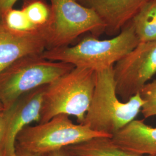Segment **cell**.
Segmentation results:
<instances>
[{"label":"cell","mask_w":156,"mask_h":156,"mask_svg":"<svg viewBox=\"0 0 156 156\" xmlns=\"http://www.w3.org/2000/svg\"><path fill=\"white\" fill-rule=\"evenodd\" d=\"M96 13L110 35L120 33L140 10L152 0H78Z\"/></svg>","instance_id":"cell-10"},{"label":"cell","mask_w":156,"mask_h":156,"mask_svg":"<svg viewBox=\"0 0 156 156\" xmlns=\"http://www.w3.org/2000/svg\"><path fill=\"white\" fill-rule=\"evenodd\" d=\"M0 156H2V155H1V153H0Z\"/></svg>","instance_id":"cell-22"},{"label":"cell","mask_w":156,"mask_h":156,"mask_svg":"<svg viewBox=\"0 0 156 156\" xmlns=\"http://www.w3.org/2000/svg\"><path fill=\"white\" fill-rule=\"evenodd\" d=\"M28 20L38 30L46 29L50 22V5L44 0H24L21 9Z\"/></svg>","instance_id":"cell-14"},{"label":"cell","mask_w":156,"mask_h":156,"mask_svg":"<svg viewBox=\"0 0 156 156\" xmlns=\"http://www.w3.org/2000/svg\"><path fill=\"white\" fill-rule=\"evenodd\" d=\"M97 137H109L83 124H76L66 115H59L45 123L28 126L17 135L16 149L48 154Z\"/></svg>","instance_id":"cell-5"},{"label":"cell","mask_w":156,"mask_h":156,"mask_svg":"<svg viewBox=\"0 0 156 156\" xmlns=\"http://www.w3.org/2000/svg\"><path fill=\"white\" fill-rule=\"evenodd\" d=\"M48 156H74L67 147L58 151H54L48 154Z\"/></svg>","instance_id":"cell-18"},{"label":"cell","mask_w":156,"mask_h":156,"mask_svg":"<svg viewBox=\"0 0 156 156\" xmlns=\"http://www.w3.org/2000/svg\"><path fill=\"white\" fill-rule=\"evenodd\" d=\"M3 111H0V153H1V145L2 143V140L3 138L4 131V120Z\"/></svg>","instance_id":"cell-20"},{"label":"cell","mask_w":156,"mask_h":156,"mask_svg":"<svg viewBox=\"0 0 156 156\" xmlns=\"http://www.w3.org/2000/svg\"><path fill=\"white\" fill-rule=\"evenodd\" d=\"M17 0H0V17L6 11L13 8Z\"/></svg>","instance_id":"cell-17"},{"label":"cell","mask_w":156,"mask_h":156,"mask_svg":"<svg viewBox=\"0 0 156 156\" xmlns=\"http://www.w3.org/2000/svg\"><path fill=\"white\" fill-rule=\"evenodd\" d=\"M140 93L145 102L140 112L143 116L145 118L156 116V79L146 84Z\"/></svg>","instance_id":"cell-16"},{"label":"cell","mask_w":156,"mask_h":156,"mask_svg":"<svg viewBox=\"0 0 156 156\" xmlns=\"http://www.w3.org/2000/svg\"></svg>","instance_id":"cell-23"},{"label":"cell","mask_w":156,"mask_h":156,"mask_svg":"<svg viewBox=\"0 0 156 156\" xmlns=\"http://www.w3.org/2000/svg\"><path fill=\"white\" fill-rule=\"evenodd\" d=\"M113 69L117 96L126 102L156 73V41L140 42Z\"/></svg>","instance_id":"cell-7"},{"label":"cell","mask_w":156,"mask_h":156,"mask_svg":"<svg viewBox=\"0 0 156 156\" xmlns=\"http://www.w3.org/2000/svg\"><path fill=\"white\" fill-rule=\"evenodd\" d=\"M74 67L42 55L20 58L0 73V102L7 109L23 95L50 83Z\"/></svg>","instance_id":"cell-4"},{"label":"cell","mask_w":156,"mask_h":156,"mask_svg":"<svg viewBox=\"0 0 156 156\" xmlns=\"http://www.w3.org/2000/svg\"><path fill=\"white\" fill-rule=\"evenodd\" d=\"M95 72L74 67L46 85L39 123L59 115L73 116L83 124L94 90Z\"/></svg>","instance_id":"cell-3"},{"label":"cell","mask_w":156,"mask_h":156,"mask_svg":"<svg viewBox=\"0 0 156 156\" xmlns=\"http://www.w3.org/2000/svg\"><path fill=\"white\" fill-rule=\"evenodd\" d=\"M45 86L23 95L3 111L4 131L1 145L2 156H13L16 153L17 135L31 123H39Z\"/></svg>","instance_id":"cell-8"},{"label":"cell","mask_w":156,"mask_h":156,"mask_svg":"<svg viewBox=\"0 0 156 156\" xmlns=\"http://www.w3.org/2000/svg\"><path fill=\"white\" fill-rule=\"evenodd\" d=\"M67 148L74 156H153L126 151L109 137H97Z\"/></svg>","instance_id":"cell-12"},{"label":"cell","mask_w":156,"mask_h":156,"mask_svg":"<svg viewBox=\"0 0 156 156\" xmlns=\"http://www.w3.org/2000/svg\"><path fill=\"white\" fill-rule=\"evenodd\" d=\"M47 49V28L34 33L17 32L0 22V73L27 56L42 55Z\"/></svg>","instance_id":"cell-9"},{"label":"cell","mask_w":156,"mask_h":156,"mask_svg":"<svg viewBox=\"0 0 156 156\" xmlns=\"http://www.w3.org/2000/svg\"><path fill=\"white\" fill-rule=\"evenodd\" d=\"M4 111V108L2 106V105L0 102V111Z\"/></svg>","instance_id":"cell-21"},{"label":"cell","mask_w":156,"mask_h":156,"mask_svg":"<svg viewBox=\"0 0 156 156\" xmlns=\"http://www.w3.org/2000/svg\"><path fill=\"white\" fill-rule=\"evenodd\" d=\"M49 1L51 15L47 27L46 50L68 46L86 33L97 37L105 31L96 13L78 0Z\"/></svg>","instance_id":"cell-6"},{"label":"cell","mask_w":156,"mask_h":156,"mask_svg":"<svg viewBox=\"0 0 156 156\" xmlns=\"http://www.w3.org/2000/svg\"><path fill=\"white\" fill-rule=\"evenodd\" d=\"M0 22L6 28L17 32L34 33L44 30L36 28L22 9L12 8L6 11L0 17Z\"/></svg>","instance_id":"cell-15"},{"label":"cell","mask_w":156,"mask_h":156,"mask_svg":"<svg viewBox=\"0 0 156 156\" xmlns=\"http://www.w3.org/2000/svg\"><path fill=\"white\" fill-rule=\"evenodd\" d=\"M112 141L126 151L141 155L156 156V127L134 120L114 134Z\"/></svg>","instance_id":"cell-11"},{"label":"cell","mask_w":156,"mask_h":156,"mask_svg":"<svg viewBox=\"0 0 156 156\" xmlns=\"http://www.w3.org/2000/svg\"><path fill=\"white\" fill-rule=\"evenodd\" d=\"M144 103L140 93L126 102L119 100L113 67L95 72L93 95L83 124L112 137L135 120Z\"/></svg>","instance_id":"cell-1"},{"label":"cell","mask_w":156,"mask_h":156,"mask_svg":"<svg viewBox=\"0 0 156 156\" xmlns=\"http://www.w3.org/2000/svg\"><path fill=\"white\" fill-rule=\"evenodd\" d=\"M140 43L131 23L111 39L87 37L76 45L46 50L45 59L98 72L114 66Z\"/></svg>","instance_id":"cell-2"},{"label":"cell","mask_w":156,"mask_h":156,"mask_svg":"<svg viewBox=\"0 0 156 156\" xmlns=\"http://www.w3.org/2000/svg\"><path fill=\"white\" fill-rule=\"evenodd\" d=\"M13 156H48V154L33 153L16 149V153Z\"/></svg>","instance_id":"cell-19"},{"label":"cell","mask_w":156,"mask_h":156,"mask_svg":"<svg viewBox=\"0 0 156 156\" xmlns=\"http://www.w3.org/2000/svg\"><path fill=\"white\" fill-rule=\"evenodd\" d=\"M131 23L140 42L156 41V0L144 6Z\"/></svg>","instance_id":"cell-13"}]
</instances>
